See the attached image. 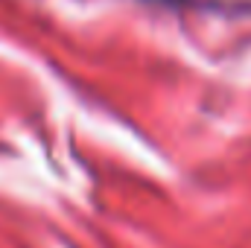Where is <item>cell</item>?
I'll return each mask as SVG.
<instances>
[{"label": "cell", "instance_id": "obj_1", "mask_svg": "<svg viewBox=\"0 0 251 248\" xmlns=\"http://www.w3.org/2000/svg\"><path fill=\"white\" fill-rule=\"evenodd\" d=\"M152 3H173V0H152Z\"/></svg>", "mask_w": 251, "mask_h": 248}]
</instances>
